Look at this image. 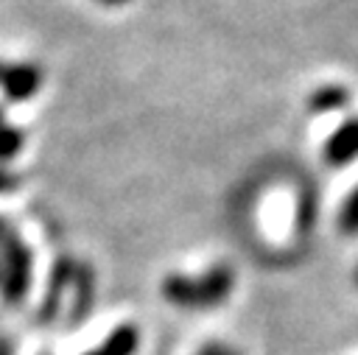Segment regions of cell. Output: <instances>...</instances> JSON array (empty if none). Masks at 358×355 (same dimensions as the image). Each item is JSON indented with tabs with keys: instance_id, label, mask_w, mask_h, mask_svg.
Listing matches in <instances>:
<instances>
[{
	"instance_id": "9c48e42d",
	"label": "cell",
	"mask_w": 358,
	"mask_h": 355,
	"mask_svg": "<svg viewBox=\"0 0 358 355\" xmlns=\"http://www.w3.org/2000/svg\"><path fill=\"white\" fill-rule=\"evenodd\" d=\"M227 352H229L227 347H221L218 341H210V344H207V347H201L196 355H227Z\"/></svg>"
},
{
	"instance_id": "5bb4252c",
	"label": "cell",
	"mask_w": 358,
	"mask_h": 355,
	"mask_svg": "<svg viewBox=\"0 0 358 355\" xmlns=\"http://www.w3.org/2000/svg\"><path fill=\"white\" fill-rule=\"evenodd\" d=\"M3 70H6V64H0V78H3Z\"/></svg>"
},
{
	"instance_id": "277c9868",
	"label": "cell",
	"mask_w": 358,
	"mask_h": 355,
	"mask_svg": "<svg viewBox=\"0 0 358 355\" xmlns=\"http://www.w3.org/2000/svg\"><path fill=\"white\" fill-rule=\"evenodd\" d=\"M355 157H358V117H350V120H344L327 137V143H324V159L333 168H341V165H347Z\"/></svg>"
},
{
	"instance_id": "8992f818",
	"label": "cell",
	"mask_w": 358,
	"mask_h": 355,
	"mask_svg": "<svg viewBox=\"0 0 358 355\" xmlns=\"http://www.w3.org/2000/svg\"><path fill=\"white\" fill-rule=\"evenodd\" d=\"M350 103V92L344 89V87H338V84H327V87H322V89H316L313 95H310V101H308V109L310 112H336V109H344Z\"/></svg>"
},
{
	"instance_id": "7c38bea8",
	"label": "cell",
	"mask_w": 358,
	"mask_h": 355,
	"mask_svg": "<svg viewBox=\"0 0 358 355\" xmlns=\"http://www.w3.org/2000/svg\"><path fill=\"white\" fill-rule=\"evenodd\" d=\"M101 3H106V6H123V3H129V0H101Z\"/></svg>"
},
{
	"instance_id": "8fae6325",
	"label": "cell",
	"mask_w": 358,
	"mask_h": 355,
	"mask_svg": "<svg viewBox=\"0 0 358 355\" xmlns=\"http://www.w3.org/2000/svg\"><path fill=\"white\" fill-rule=\"evenodd\" d=\"M0 355H11V347L6 341H0Z\"/></svg>"
},
{
	"instance_id": "52a82bcc",
	"label": "cell",
	"mask_w": 358,
	"mask_h": 355,
	"mask_svg": "<svg viewBox=\"0 0 358 355\" xmlns=\"http://www.w3.org/2000/svg\"><path fill=\"white\" fill-rule=\"evenodd\" d=\"M338 226L347 235H358V187L347 196V201L341 207V215H338Z\"/></svg>"
},
{
	"instance_id": "7a4b0ae2",
	"label": "cell",
	"mask_w": 358,
	"mask_h": 355,
	"mask_svg": "<svg viewBox=\"0 0 358 355\" xmlns=\"http://www.w3.org/2000/svg\"><path fill=\"white\" fill-rule=\"evenodd\" d=\"M31 285V254L14 235V229L0 221V288L8 305L22 302Z\"/></svg>"
},
{
	"instance_id": "6da1fadb",
	"label": "cell",
	"mask_w": 358,
	"mask_h": 355,
	"mask_svg": "<svg viewBox=\"0 0 358 355\" xmlns=\"http://www.w3.org/2000/svg\"><path fill=\"white\" fill-rule=\"evenodd\" d=\"M235 285V274L229 266H213L201 277L187 274H168L162 282V294L171 305L179 307H215L227 302Z\"/></svg>"
},
{
	"instance_id": "4fadbf2b",
	"label": "cell",
	"mask_w": 358,
	"mask_h": 355,
	"mask_svg": "<svg viewBox=\"0 0 358 355\" xmlns=\"http://www.w3.org/2000/svg\"><path fill=\"white\" fill-rule=\"evenodd\" d=\"M3 120H6V115H3V109H0V129H3V126H6V123H3Z\"/></svg>"
},
{
	"instance_id": "30bf717a",
	"label": "cell",
	"mask_w": 358,
	"mask_h": 355,
	"mask_svg": "<svg viewBox=\"0 0 358 355\" xmlns=\"http://www.w3.org/2000/svg\"><path fill=\"white\" fill-rule=\"evenodd\" d=\"M14 184H17V179H14L8 171H0V193H8V190H14Z\"/></svg>"
},
{
	"instance_id": "ba28073f",
	"label": "cell",
	"mask_w": 358,
	"mask_h": 355,
	"mask_svg": "<svg viewBox=\"0 0 358 355\" xmlns=\"http://www.w3.org/2000/svg\"><path fill=\"white\" fill-rule=\"evenodd\" d=\"M22 140H25V134H22L20 129L3 126V129H0V159H11V157L22 148Z\"/></svg>"
},
{
	"instance_id": "3957f363",
	"label": "cell",
	"mask_w": 358,
	"mask_h": 355,
	"mask_svg": "<svg viewBox=\"0 0 358 355\" xmlns=\"http://www.w3.org/2000/svg\"><path fill=\"white\" fill-rule=\"evenodd\" d=\"M42 84V75L34 64H6L3 70V78H0V87L6 92L8 101L20 103V101H28Z\"/></svg>"
},
{
	"instance_id": "5b68a950",
	"label": "cell",
	"mask_w": 358,
	"mask_h": 355,
	"mask_svg": "<svg viewBox=\"0 0 358 355\" xmlns=\"http://www.w3.org/2000/svg\"><path fill=\"white\" fill-rule=\"evenodd\" d=\"M137 352V330L131 324H120L106 335V341L87 355H134Z\"/></svg>"
},
{
	"instance_id": "9a60e30c",
	"label": "cell",
	"mask_w": 358,
	"mask_h": 355,
	"mask_svg": "<svg viewBox=\"0 0 358 355\" xmlns=\"http://www.w3.org/2000/svg\"><path fill=\"white\" fill-rule=\"evenodd\" d=\"M355 282H358V268H355Z\"/></svg>"
}]
</instances>
